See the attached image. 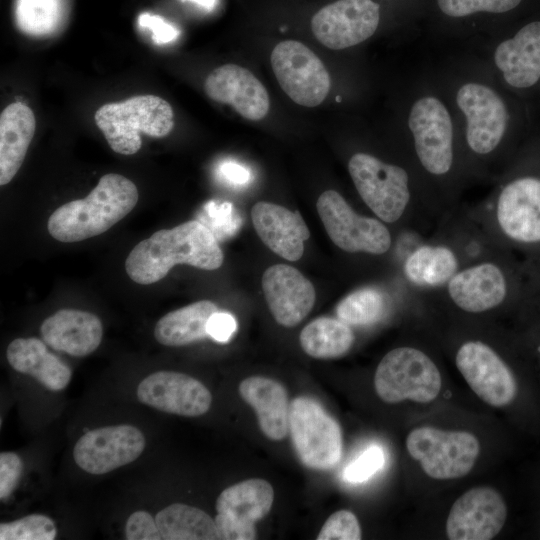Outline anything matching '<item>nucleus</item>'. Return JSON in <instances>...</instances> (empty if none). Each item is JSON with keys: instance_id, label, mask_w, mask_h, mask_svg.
<instances>
[{"instance_id": "25", "label": "nucleus", "mask_w": 540, "mask_h": 540, "mask_svg": "<svg viewBox=\"0 0 540 540\" xmlns=\"http://www.w3.org/2000/svg\"><path fill=\"white\" fill-rule=\"evenodd\" d=\"M6 357L15 371L34 377L51 391L63 390L71 380V369L38 338L13 340L7 347Z\"/></svg>"}, {"instance_id": "23", "label": "nucleus", "mask_w": 540, "mask_h": 540, "mask_svg": "<svg viewBox=\"0 0 540 540\" xmlns=\"http://www.w3.org/2000/svg\"><path fill=\"white\" fill-rule=\"evenodd\" d=\"M505 81L515 88L531 87L540 79V21L522 27L494 53Z\"/></svg>"}, {"instance_id": "3", "label": "nucleus", "mask_w": 540, "mask_h": 540, "mask_svg": "<svg viewBox=\"0 0 540 540\" xmlns=\"http://www.w3.org/2000/svg\"><path fill=\"white\" fill-rule=\"evenodd\" d=\"M94 120L111 149L122 155H133L141 146V134L161 138L174 128L171 105L155 95H138L123 102L99 107Z\"/></svg>"}, {"instance_id": "38", "label": "nucleus", "mask_w": 540, "mask_h": 540, "mask_svg": "<svg viewBox=\"0 0 540 540\" xmlns=\"http://www.w3.org/2000/svg\"><path fill=\"white\" fill-rule=\"evenodd\" d=\"M385 464V454L380 446L372 445L349 463L343 472V478L349 483H361L368 480Z\"/></svg>"}, {"instance_id": "34", "label": "nucleus", "mask_w": 540, "mask_h": 540, "mask_svg": "<svg viewBox=\"0 0 540 540\" xmlns=\"http://www.w3.org/2000/svg\"><path fill=\"white\" fill-rule=\"evenodd\" d=\"M56 535L53 520L42 514H31L0 524L1 540H53Z\"/></svg>"}, {"instance_id": "16", "label": "nucleus", "mask_w": 540, "mask_h": 540, "mask_svg": "<svg viewBox=\"0 0 540 540\" xmlns=\"http://www.w3.org/2000/svg\"><path fill=\"white\" fill-rule=\"evenodd\" d=\"M137 397L159 411L185 417L205 414L212 403L204 384L174 371H158L145 377L137 387Z\"/></svg>"}, {"instance_id": "22", "label": "nucleus", "mask_w": 540, "mask_h": 540, "mask_svg": "<svg viewBox=\"0 0 540 540\" xmlns=\"http://www.w3.org/2000/svg\"><path fill=\"white\" fill-rule=\"evenodd\" d=\"M46 344L71 356L83 357L94 352L101 343V320L93 313L62 309L45 319L40 328Z\"/></svg>"}, {"instance_id": "43", "label": "nucleus", "mask_w": 540, "mask_h": 540, "mask_svg": "<svg viewBox=\"0 0 540 540\" xmlns=\"http://www.w3.org/2000/svg\"><path fill=\"white\" fill-rule=\"evenodd\" d=\"M237 330L234 316L227 312L216 311L207 323L208 336L217 342H228Z\"/></svg>"}, {"instance_id": "40", "label": "nucleus", "mask_w": 540, "mask_h": 540, "mask_svg": "<svg viewBox=\"0 0 540 540\" xmlns=\"http://www.w3.org/2000/svg\"><path fill=\"white\" fill-rule=\"evenodd\" d=\"M22 471V462L13 452L0 454V499L6 500L16 487Z\"/></svg>"}, {"instance_id": "17", "label": "nucleus", "mask_w": 540, "mask_h": 540, "mask_svg": "<svg viewBox=\"0 0 540 540\" xmlns=\"http://www.w3.org/2000/svg\"><path fill=\"white\" fill-rule=\"evenodd\" d=\"M456 101L467 119L466 139L471 150L478 154L493 151L508 120L502 99L485 85L467 83L458 90Z\"/></svg>"}, {"instance_id": "41", "label": "nucleus", "mask_w": 540, "mask_h": 540, "mask_svg": "<svg viewBox=\"0 0 540 540\" xmlns=\"http://www.w3.org/2000/svg\"><path fill=\"white\" fill-rule=\"evenodd\" d=\"M221 540L256 539L255 524H248L217 513L214 518Z\"/></svg>"}, {"instance_id": "35", "label": "nucleus", "mask_w": 540, "mask_h": 540, "mask_svg": "<svg viewBox=\"0 0 540 540\" xmlns=\"http://www.w3.org/2000/svg\"><path fill=\"white\" fill-rule=\"evenodd\" d=\"M203 223L217 238L229 237L235 234L241 226V217L235 212L229 202L218 203L209 201L203 207Z\"/></svg>"}, {"instance_id": "7", "label": "nucleus", "mask_w": 540, "mask_h": 540, "mask_svg": "<svg viewBox=\"0 0 540 540\" xmlns=\"http://www.w3.org/2000/svg\"><path fill=\"white\" fill-rule=\"evenodd\" d=\"M348 170L360 197L381 221L393 223L403 215L410 200L408 174L403 168L356 153Z\"/></svg>"}, {"instance_id": "32", "label": "nucleus", "mask_w": 540, "mask_h": 540, "mask_svg": "<svg viewBox=\"0 0 540 540\" xmlns=\"http://www.w3.org/2000/svg\"><path fill=\"white\" fill-rule=\"evenodd\" d=\"M386 309L381 291L372 287L361 288L345 296L336 307L338 319L348 325L364 326L380 320Z\"/></svg>"}, {"instance_id": "12", "label": "nucleus", "mask_w": 540, "mask_h": 540, "mask_svg": "<svg viewBox=\"0 0 540 540\" xmlns=\"http://www.w3.org/2000/svg\"><path fill=\"white\" fill-rule=\"evenodd\" d=\"M145 445L143 433L132 425L105 426L82 435L73 458L85 472L101 475L135 461Z\"/></svg>"}, {"instance_id": "45", "label": "nucleus", "mask_w": 540, "mask_h": 540, "mask_svg": "<svg viewBox=\"0 0 540 540\" xmlns=\"http://www.w3.org/2000/svg\"><path fill=\"white\" fill-rule=\"evenodd\" d=\"M183 1H191L207 10H212L216 5L217 0H183Z\"/></svg>"}, {"instance_id": "27", "label": "nucleus", "mask_w": 540, "mask_h": 540, "mask_svg": "<svg viewBox=\"0 0 540 540\" xmlns=\"http://www.w3.org/2000/svg\"><path fill=\"white\" fill-rule=\"evenodd\" d=\"M274 490L264 479L241 481L224 489L216 500L217 513L255 524L271 510Z\"/></svg>"}, {"instance_id": "37", "label": "nucleus", "mask_w": 540, "mask_h": 540, "mask_svg": "<svg viewBox=\"0 0 540 540\" xmlns=\"http://www.w3.org/2000/svg\"><path fill=\"white\" fill-rule=\"evenodd\" d=\"M361 527L356 515L350 510L331 514L317 535V540H359Z\"/></svg>"}, {"instance_id": "21", "label": "nucleus", "mask_w": 540, "mask_h": 540, "mask_svg": "<svg viewBox=\"0 0 540 540\" xmlns=\"http://www.w3.org/2000/svg\"><path fill=\"white\" fill-rule=\"evenodd\" d=\"M251 217L259 238L275 254L289 261L302 257L310 232L298 211L260 201L252 207Z\"/></svg>"}, {"instance_id": "10", "label": "nucleus", "mask_w": 540, "mask_h": 540, "mask_svg": "<svg viewBox=\"0 0 540 540\" xmlns=\"http://www.w3.org/2000/svg\"><path fill=\"white\" fill-rule=\"evenodd\" d=\"M455 363L472 391L488 405L504 407L515 399L518 386L514 374L489 345L481 341L463 343Z\"/></svg>"}, {"instance_id": "24", "label": "nucleus", "mask_w": 540, "mask_h": 540, "mask_svg": "<svg viewBox=\"0 0 540 540\" xmlns=\"http://www.w3.org/2000/svg\"><path fill=\"white\" fill-rule=\"evenodd\" d=\"M238 391L254 409L262 433L273 441L284 439L289 431L290 412L285 387L268 377L251 376L240 382Z\"/></svg>"}, {"instance_id": "42", "label": "nucleus", "mask_w": 540, "mask_h": 540, "mask_svg": "<svg viewBox=\"0 0 540 540\" xmlns=\"http://www.w3.org/2000/svg\"><path fill=\"white\" fill-rule=\"evenodd\" d=\"M141 27L152 32V39L156 44H165L174 41L179 36V31L171 24L167 23L159 15L143 13L138 18Z\"/></svg>"}, {"instance_id": "1", "label": "nucleus", "mask_w": 540, "mask_h": 540, "mask_svg": "<svg viewBox=\"0 0 540 540\" xmlns=\"http://www.w3.org/2000/svg\"><path fill=\"white\" fill-rule=\"evenodd\" d=\"M223 259L212 231L201 221L191 220L158 230L139 242L127 256L125 269L134 282L149 285L163 279L177 264L215 270Z\"/></svg>"}, {"instance_id": "11", "label": "nucleus", "mask_w": 540, "mask_h": 540, "mask_svg": "<svg viewBox=\"0 0 540 540\" xmlns=\"http://www.w3.org/2000/svg\"><path fill=\"white\" fill-rule=\"evenodd\" d=\"M380 21V7L372 0H337L311 19L315 38L325 47L341 50L371 37Z\"/></svg>"}, {"instance_id": "9", "label": "nucleus", "mask_w": 540, "mask_h": 540, "mask_svg": "<svg viewBox=\"0 0 540 540\" xmlns=\"http://www.w3.org/2000/svg\"><path fill=\"white\" fill-rule=\"evenodd\" d=\"M275 77L288 97L304 107L320 105L330 90V75L320 58L305 44L281 41L272 50Z\"/></svg>"}, {"instance_id": "8", "label": "nucleus", "mask_w": 540, "mask_h": 540, "mask_svg": "<svg viewBox=\"0 0 540 540\" xmlns=\"http://www.w3.org/2000/svg\"><path fill=\"white\" fill-rule=\"evenodd\" d=\"M316 206L328 236L342 250L380 255L390 249L388 228L378 219L356 213L337 191H324Z\"/></svg>"}, {"instance_id": "26", "label": "nucleus", "mask_w": 540, "mask_h": 540, "mask_svg": "<svg viewBox=\"0 0 540 540\" xmlns=\"http://www.w3.org/2000/svg\"><path fill=\"white\" fill-rule=\"evenodd\" d=\"M33 111L22 102L9 104L0 115V184L19 171L35 133Z\"/></svg>"}, {"instance_id": "20", "label": "nucleus", "mask_w": 540, "mask_h": 540, "mask_svg": "<svg viewBox=\"0 0 540 540\" xmlns=\"http://www.w3.org/2000/svg\"><path fill=\"white\" fill-rule=\"evenodd\" d=\"M447 290L452 302L461 310L482 313L504 302L508 282L497 264L483 262L457 271L447 282Z\"/></svg>"}, {"instance_id": "14", "label": "nucleus", "mask_w": 540, "mask_h": 540, "mask_svg": "<svg viewBox=\"0 0 540 540\" xmlns=\"http://www.w3.org/2000/svg\"><path fill=\"white\" fill-rule=\"evenodd\" d=\"M507 506L492 487H474L452 505L446 520V535L451 540H490L502 530Z\"/></svg>"}, {"instance_id": "5", "label": "nucleus", "mask_w": 540, "mask_h": 540, "mask_svg": "<svg viewBox=\"0 0 540 540\" xmlns=\"http://www.w3.org/2000/svg\"><path fill=\"white\" fill-rule=\"evenodd\" d=\"M406 448L425 474L437 480L466 476L480 454V443L474 434L431 426L413 429L406 438Z\"/></svg>"}, {"instance_id": "30", "label": "nucleus", "mask_w": 540, "mask_h": 540, "mask_svg": "<svg viewBox=\"0 0 540 540\" xmlns=\"http://www.w3.org/2000/svg\"><path fill=\"white\" fill-rule=\"evenodd\" d=\"M300 345L303 351L317 359H332L346 354L355 336L348 324L331 317H319L301 331Z\"/></svg>"}, {"instance_id": "44", "label": "nucleus", "mask_w": 540, "mask_h": 540, "mask_svg": "<svg viewBox=\"0 0 540 540\" xmlns=\"http://www.w3.org/2000/svg\"><path fill=\"white\" fill-rule=\"evenodd\" d=\"M218 172L225 181L232 185H245L251 180L249 169L231 160L222 162Z\"/></svg>"}, {"instance_id": "36", "label": "nucleus", "mask_w": 540, "mask_h": 540, "mask_svg": "<svg viewBox=\"0 0 540 540\" xmlns=\"http://www.w3.org/2000/svg\"><path fill=\"white\" fill-rule=\"evenodd\" d=\"M520 2L521 0H438V6L448 16L464 17L477 12H507Z\"/></svg>"}, {"instance_id": "18", "label": "nucleus", "mask_w": 540, "mask_h": 540, "mask_svg": "<svg viewBox=\"0 0 540 540\" xmlns=\"http://www.w3.org/2000/svg\"><path fill=\"white\" fill-rule=\"evenodd\" d=\"M261 282L271 314L284 327L298 325L314 306L316 292L313 284L290 265L269 267Z\"/></svg>"}, {"instance_id": "15", "label": "nucleus", "mask_w": 540, "mask_h": 540, "mask_svg": "<svg viewBox=\"0 0 540 540\" xmlns=\"http://www.w3.org/2000/svg\"><path fill=\"white\" fill-rule=\"evenodd\" d=\"M496 221L503 235L522 246H540V178H517L499 193Z\"/></svg>"}, {"instance_id": "4", "label": "nucleus", "mask_w": 540, "mask_h": 540, "mask_svg": "<svg viewBox=\"0 0 540 540\" xmlns=\"http://www.w3.org/2000/svg\"><path fill=\"white\" fill-rule=\"evenodd\" d=\"M442 379L433 360L413 347H398L379 362L374 375L378 397L389 404L429 403L440 394Z\"/></svg>"}, {"instance_id": "39", "label": "nucleus", "mask_w": 540, "mask_h": 540, "mask_svg": "<svg viewBox=\"0 0 540 540\" xmlns=\"http://www.w3.org/2000/svg\"><path fill=\"white\" fill-rule=\"evenodd\" d=\"M127 540H162L155 519L146 511L133 512L125 524Z\"/></svg>"}, {"instance_id": "31", "label": "nucleus", "mask_w": 540, "mask_h": 540, "mask_svg": "<svg viewBox=\"0 0 540 540\" xmlns=\"http://www.w3.org/2000/svg\"><path fill=\"white\" fill-rule=\"evenodd\" d=\"M458 258L447 246L424 245L405 261L406 277L416 285L439 286L447 283L458 271Z\"/></svg>"}, {"instance_id": "33", "label": "nucleus", "mask_w": 540, "mask_h": 540, "mask_svg": "<svg viewBox=\"0 0 540 540\" xmlns=\"http://www.w3.org/2000/svg\"><path fill=\"white\" fill-rule=\"evenodd\" d=\"M16 21L26 34L43 36L52 33L61 18V0H18Z\"/></svg>"}, {"instance_id": "28", "label": "nucleus", "mask_w": 540, "mask_h": 540, "mask_svg": "<svg viewBox=\"0 0 540 540\" xmlns=\"http://www.w3.org/2000/svg\"><path fill=\"white\" fill-rule=\"evenodd\" d=\"M217 306L209 300L194 302L171 311L158 320L154 328L155 339L162 345L178 347L206 336L207 323Z\"/></svg>"}, {"instance_id": "2", "label": "nucleus", "mask_w": 540, "mask_h": 540, "mask_svg": "<svg viewBox=\"0 0 540 540\" xmlns=\"http://www.w3.org/2000/svg\"><path fill=\"white\" fill-rule=\"evenodd\" d=\"M138 198V189L130 179L105 174L88 196L62 205L50 215L48 232L64 243L95 237L129 214Z\"/></svg>"}, {"instance_id": "19", "label": "nucleus", "mask_w": 540, "mask_h": 540, "mask_svg": "<svg viewBox=\"0 0 540 540\" xmlns=\"http://www.w3.org/2000/svg\"><path fill=\"white\" fill-rule=\"evenodd\" d=\"M204 90L210 99L231 105L245 119L259 121L269 112L266 88L242 66L225 64L214 69L204 82Z\"/></svg>"}, {"instance_id": "29", "label": "nucleus", "mask_w": 540, "mask_h": 540, "mask_svg": "<svg viewBox=\"0 0 540 540\" xmlns=\"http://www.w3.org/2000/svg\"><path fill=\"white\" fill-rule=\"evenodd\" d=\"M157 528L162 540H218L214 519L203 510L173 503L156 514Z\"/></svg>"}, {"instance_id": "13", "label": "nucleus", "mask_w": 540, "mask_h": 540, "mask_svg": "<svg viewBox=\"0 0 540 540\" xmlns=\"http://www.w3.org/2000/svg\"><path fill=\"white\" fill-rule=\"evenodd\" d=\"M419 161L431 174L447 173L453 163V128L444 104L435 97L414 103L408 118Z\"/></svg>"}, {"instance_id": "6", "label": "nucleus", "mask_w": 540, "mask_h": 540, "mask_svg": "<svg viewBox=\"0 0 540 540\" xmlns=\"http://www.w3.org/2000/svg\"><path fill=\"white\" fill-rule=\"evenodd\" d=\"M289 432L299 459L308 468L327 470L340 460V426L314 399L299 396L292 400Z\"/></svg>"}]
</instances>
